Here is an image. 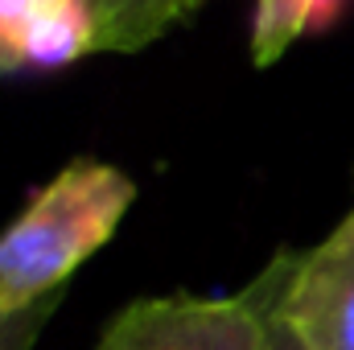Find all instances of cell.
<instances>
[{
  "instance_id": "cell-1",
  "label": "cell",
  "mask_w": 354,
  "mask_h": 350,
  "mask_svg": "<svg viewBox=\"0 0 354 350\" xmlns=\"http://www.w3.org/2000/svg\"><path fill=\"white\" fill-rule=\"evenodd\" d=\"M132 202L136 181L91 157L71 161L62 174L37 185L0 235V317L62 293L71 272L115 235Z\"/></svg>"
},
{
  "instance_id": "cell-2",
  "label": "cell",
  "mask_w": 354,
  "mask_h": 350,
  "mask_svg": "<svg viewBox=\"0 0 354 350\" xmlns=\"http://www.w3.org/2000/svg\"><path fill=\"white\" fill-rule=\"evenodd\" d=\"M297 256H276L239 297H145L107 326L99 350H260L268 313L280 305Z\"/></svg>"
},
{
  "instance_id": "cell-3",
  "label": "cell",
  "mask_w": 354,
  "mask_h": 350,
  "mask_svg": "<svg viewBox=\"0 0 354 350\" xmlns=\"http://www.w3.org/2000/svg\"><path fill=\"white\" fill-rule=\"evenodd\" d=\"M280 313L305 350H354V206L309 256H297Z\"/></svg>"
},
{
  "instance_id": "cell-4",
  "label": "cell",
  "mask_w": 354,
  "mask_h": 350,
  "mask_svg": "<svg viewBox=\"0 0 354 350\" xmlns=\"http://www.w3.org/2000/svg\"><path fill=\"white\" fill-rule=\"evenodd\" d=\"M346 8L351 0H256V21H252L256 66L280 62L292 42L338 25Z\"/></svg>"
},
{
  "instance_id": "cell-5",
  "label": "cell",
  "mask_w": 354,
  "mask_h": 350,
  "mask_svg": "<svg viewBox=\"0 0 354 350\" xmlns=\"http://www.w3.org/2000/svg\"><path fill=\"white\" fill-rule=\"evenodd\" d=\"M206 0H107L99 12V46L103 54H132L165 37L174 25L189 21Z\"/></svg>"
},
{
  "instance_id": "cell-6",
  "label": "cell",
  "mask_w": 354,
  "mask_h": 350,
  "mask_svg": "<svg viewBox=\"0 0 354 350\" xmlns=\"http://www.w3.org/2000/svg\"><path fill=\"white\" fill-rule=\"evenodd\" d=\"M62 0H0V79L21 75V50L29 33L58 8Z\"/></svg>"
},
{
  "instance_id": "cell-7",
  "label": "cell",
  "mask_w": 354,
  "mask_h": 350,
  "mask_svg": "<svg viewBox=\"0 0 354 350\" xmlns=\"http://www.w3.org/2000/svg\"><path fill=\"white\" fill-rule=\"evenodd\" d=\"M58 301H62V293H54V297H46V301L21 309L12 317H0V350H33V342L41 338V330L50 326Z\"/></svg>"
},
{
  "instance_id": "cell-8",
  "label": "cell",
  "mask_w": 354,
  "mask_h": 350,
  "mask_svg": "<svg viewBox=\"0 0 354 350\" xmlns=\"http://www.w3.org/2000/svg\"><path fill=\"white\" fill-rule=\"evenodd\" d=\"M260 350H305L301 347V338H297V330L288 326V317L280 313V305L268 313V326H264V342Z\"/></svg>"
},
{
  "instance_id": "cell-9",
  "label": "cell",
  "mask_w": 354,
  "mask_h": 350,
  "mask_svg": "<svg viewBox=\"0 0 354 350\" xmlns=\"http://www.w3.org/2000/svg\"><path fill=\"white\" fill-rule=\"evenodd\" d=\"M91 4H95V12H103V8H107V0H91Z\"/></svg>"
}]
</instances>
